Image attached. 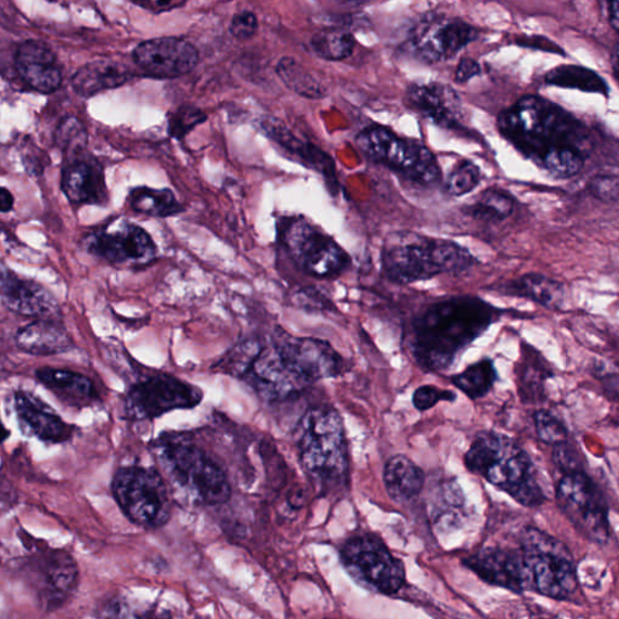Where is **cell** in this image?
<instances>
[{
	"mask_svg": "<svg viewBox=\"0 0 619 619\" xmlns=\"http://www.w3.org/2000/svg\"><path fill=\"white\" fill-rule=\"evenodd\" d=\"M498 381L495 363L490 359H482L470 364L463 373L450 377L451 384L472 401L486 397Z\"/></svg>",
	"mask_w": 619,
	"mask_h": 619,
	"instance_id": "d6a6232c",
	"label": "cell"
},
{
	"mask_svg": "<svg viewBox=\"0 0 619 619\" xmlns=\"http://www.w3.org/2000/svg\"><path fill=\"white\" fill-rule=\"evenodd\" d=\"M128 202L134 212L152 217L165 218L183 211L182 205L169 189L134 188Z\"/></svg>",
	"mask_w": 619,
	"mask_h": 619,
	"instance_id": "1f68e13d",
	"label": "cell"
},
{
	"mask_svg": "<svg viewBox=\"0 0 619 619\" xmlns=\"http://www.w3.org/2000/svg\"><path fill=\"white\" fill-rule=\"evenodd\" d=\"M288 255L307 275L337 279L350 266V257L335 241L304 218H293L283 230Z\"/></svg>",
	"mask_w": 619,
	"mask_h": 619,
	"instance_id": "5bb4252c",
	"label": "cell"
},
{
	"mask_svg": "<svg viewBox=\"0 0 619 619\" xmlns=\"http://www.w3.org/2000/svg\"><path fill=\"white\" fill-rule=\"evenodd\" d=\"M614 66H615V70L617 72V76L619 79V48L617 49L615 59H614Z\"/></svg>",
	"mask_w": 619,
	"mask_h": 619,
	"instance_id": "db71d44e",
	"label": "cell"
},
{
	"mask_svg": "<svg viewBox=\"0 0 619 619\" xmlns=\"http://www.w3.org/2000/svg\"><path fill=\"white\" fill-rule=\"evenodd\" d=\"M314 55L325 61L349 59L356 48V39L350 30L344 28L322 29L310 40Z\"/></svg>",
	"mask_w": 619,
	"mask_h": 619,
	"instance_id": "d590c367",
	"label": "cell"
},
{
	"mask_svg": "<svg viewBox=\"0 0 619 619\" xmlns=\"http://www.w3.org/2000/svg\"><path fill=\"white\" fill-rule=\"evenodd\" d=\"M409 107L440 128L459 129L463 126L464 104L460 94L442 82L413 83L405 93Z\"/></svg>",
	"mask_w": 619,
	"mask_h": 619,
	"instance_id": "7402d4cb",
	"label": "cell"
},
{
	"mask_svg": "<svg viewBox=\"0 0 619 619\" xmlns=\"http://www.w3.org/2000/svg\"><path fill=\"white\" fill-rule=\"evenodd\" d=\"M133 60L151 77L175 79L189 75L196 68L198 51L182 38H155L143 41L136 48Z\"/></svg>",
	"mask_w": 619,
	"mask_h": 619,
	"instance_id": "ac0fdd59",
	"label": "cell"
},
{
	"mask_svg": "<svg viewBox=\"0 0 619 619\" xmlns=\"http://www.w3.org/2000/svg\"><path fill=\"white\" fill-rule=\"evenodd\" d=\"M17 348L29 354L54 356L76 348L75 340L63 325L55 320H36L18 330Z\"/></svg>",
	"mask_w": 619,
	"mask_h": 619,
	"instance_id": "484cf974",
	"label": "cell"
},
{
	"mask_svg": "<svg viewBox=\"0 0 619 619\" xmlns=\"http://www.w3.org/2000/svg\"><path fill=\"white\" fill-rule=\"evenodd\" d=\"M132 72L122 63L96 60L87 63L72 77V88L83 98L124 86L132 79Z\"/></svg>",
	"mask_w": 619,
	"mask_h": 619,
	"instance_id": "83f0119b",
	"label": "cell"
},
{
	"mask_svg": "<svg viewBox=\"0 0 619 619\" xmlns=\"http://www.w3.org/2000/svg\"><path fill=\"white\" fill-rule=\"evenodd\" d=\"M457 395L450 390H442L434 385H424L416 388L413 395V404L418 412H427L439 402H455Z\"/></svg>",
	"mask_w": 619,
	"mask_h": 619,
	"instance_id": "b9f144b4",
	"label": "cell"
},
{
	"mask_svg": "<svg viewBox=\"0 0 619 619\" xmlns=\"http://www.w3.org/2000/svg\"><path fill=\"white\" fill-rule=\"evenodd\" d=\"M593 374L608 400L619 402V365L601 360L594 364Z\"/></svg>",
	"mask_w": 619,
	"mask_h": 619,
	"instance_id": "7bdbcfd3",
	"label": "cell"
},
{
	"mask_svg": "<svg viewBox=\"0 0 619 619\" xmlns=\"http://www.w3.org/2000/svg\"><path fill=\"white\" fill-rule=\"evenodd\" d=\"M518 390L524 403H538L543 400L545 382L553 372L544 357L531 346L521 345L520 361L516 364Z\"/></svg>",
	"mask_w": 619,
	"mask_h": 619,
	"instance_id": "4dcf8cb0",
	"label": "cell"
},
{
	"mask_svg": "<svg viewBox=\"0 0 619 619\" xmlns=\"http://www.w3.org/2000/svg\"><path fill=\"white\" fill-rule=\"evenodd\" d=\"M529 565L532 591L555 601H566L576 592L577 576L572 555L565 545L539 529L521 533V549Z\"/></svg>",
	"mask_w": 619,
	"mask_h": 619,
	"instance_id": "30bf717a",
	"label": "cell"
},
{
	"mask_svg": "<svg viewBox=\"0 0 619 619\" xmlns=\"http://www.w3.org/2000/svg\"><path fill=\"white\" fill-rule=\"evenodd\" d=\"M203 397L201 388L173 375L155 373L129 387L124 414L129 422H151L178 409H193Z\"/></svg>",
	"mask_w": 619,
	"mask_h": 619,
	"instance_id": "4fadbf2b",
	"label": "cell"
},
{
	"mask_svg": "<svg viewBox=\"0 0 619 619\" xmlns=\"http://www.w3.org/2000/svg\"><path fill=\"white\" fill-rule=\"evenodd\" d=\"M0 298L9 311L21 317L55 321L62 318L60 304L50 291L36 281L20 278L5 267L2 268Z\"/></svg>",
	"mask_w": 619,
	"mask_h": 619,
	"instance_id": "ffe728a7",
	"label": "cell"
},
{
	"mask_svg": "<svg viewBox=\"0 0 619 619\" xmlns=\"http://www.w3.org/2000/svg\"><path fill=\"white\" fill-rule=\"evenodd\" d=\"M503 136L541 169L562 178L583 169L592 151L585 126L553 102L539 98L520 99L499 117Z\"/></svg>",
	"mask_w": 619,
	"mask_h": 619,
	"instance_id": "6da1fadb",
	"label": "cell"
},
{
	"mask_svg": "<svg viewBox=\"0 0 619 619\" xmlns=\"http://www.w3.org/2000/svg\"><path fill=\"white\" fill-rule=\"evenodd\" d=\"M503 313L478 297H454L434 304L412 322L413 359L427 373L449 370Z\"/></svg>",
	"mask_w": 619,
	"mask_h": 619,
	"instance_id": "7a4b0ae2",
	"label": "cell"
},
{
	"mask_svg": "<svg viewBox=\"0 0 619 619\" xmlns=\"http://www.w3.org/2000/svg\"><path fill=\"white\" fill-rule=\"evenodd\" d=\"M83 245L93 257L119 267H144L152 263L157 254L152 236L128 220L94 232Z\"/></svg>",
	"mask_w": 619,
	"mask_h": 619,
	"instance_id": "e0dca14e",
	"label": "cell"
},
{
	"mask_svg": "<svg viewBox=\"0 0 619 619\" xmlns=\"http://www.w3.org/2000/svg\"><path fill=\"white\" fill-rule=\"evenodd\" d=\"M15 67L28 87L41 92L56 91L62 83V73L52 49L40 40H27L17 49Z\"/></svg>",
	"mask_w": 619,
	"mask_h": 619,
	"instance_id": "cb8c5ba5",
	"label": "cell"
},
{
	"mask_svg": "<svg viewBox=\"0 0 619 619\" xmlns=\"http://www.w3.org/2000/svg\"><path fill=\"white\" fill-rule=\"evenodd\" d=\"M477 263L475 256L454 241L415 233L388 236L382 252L384 275L398 285H411L442 274L463 275Z\"/></svg>",
	"mask_w": 619,
	"mask_h": 619,
	"instance_id": "5b68a950",
	"label": "cell"
},
{
	"mask_svg": "<svg viewBox=\"0 0 619 619\" xmlns=\"http://www.w3.org/2000/svg\"><path fill=\"white\" fill-rule=\"evenodd\" d=\"M356 143L371 160L390 167L416 184L431 186L442 177L436 156L427 146L398 138L385 126L364 129Z\"/></svg>",
	"mask_w": 619,
	"mask_h": 619,
	"instance_id": "ba28073f",
	"label": "cell"
},
{
	"mask_svg": "<svg viewBox=\"0 0 619 619\" xmlns=\"http://www.w3.org/2000/svg\"><path fill=\"white\" fill-rule=\"evenodd\" d=\"M557 500L565 516L586 539L596 543L608 540L607 502L599 487L584 470L563 475L557 486Z\"/></svg>",
	"mask_w": 619,
	"mask_h": 619,
	"instance_id": "9a60e30c",
	"label": "cell"
},
{
	"mask_svg": "<svg viewBox=\"0 0 619 619\" xmlns=\"http://www.w3.org/2000/svg\"><path fill=\"white\" fill-rule=\"evenodd\" d=\"M481 68L479 63L470 57H464L459 62L457 68L455 70V81L457 83H465L472 78L479 76Z\"/></svg>",
	"mask_w": 619,
	"mask_h": 619,
	"instance_id": "f907efd6",
	"label": "cell"
},
{
	"mask_svg": "<svg viewBox=\"0 0 619 619\" xmlns=\"http://www.w3.org/2000/svg\"><path fill=\"white\" fill-rule=\"evenodd\" d=\"M608 17H610L611 26L619 34V3L618 2H612V3L608 4Z\"/></svg>",
	"mask_w": 619,
	"mask_h": 619,
	"instance_id": "f5cc1de1",
	"label": "cell"
},
{
	"mask_svg": "<svg viewBox=\"0 0 619 619\" xmlns=\"http://www.w3.org/2000/svg\"><path fill=\"white\" fill-rule=\"evenodd\" d=\"M20 571L38 605L46 611H55L76 593L79 569L66 551L37 550L20 563Z\"/></svg>",
	"mask_w": 619,
	"mask_h": 619,
	"instance_id": "7c38bea8",
	"label": "cell"
},
{
	"mask_svg": "<svg viewBox=\"0 0 619 619\" xmlns=\"http://www.w3.org/2000/svg\"><path fill=\"white\" fill-rule=\"evenodd\" d=\"M553 463L564 475L571 472L583 470L579 451L573 449L569 442L553 447Z\"/></svg>",
	"mask_w": 619,
	"mask_h": 619,
	"instance_id": "ee69618b",
	"label": "cell"
},
{
	"mask_svg": "<svg viewBox=\"0 0 619 619\" xmlns=\"http://www.w3.org/2000/svg\"><path fill=\"white\" fill-rule=\"evenodd\" d=\"M206 114L193 106H182L175 111L169 118V132L175 139H182L195 126L206 121Z\"/></svg>",
	"mask_w": 619,
	"mask_h": 619,
	"instance_id": "ab89813d",
	"label": "cell"
},
{
	"mask_svg": "<svg viewBox=\"0 0 619 619\" xmlns=\"http://www.w3.org/2000/svg\"><path fill=\"white\" fill-rule=\"evenodd\" d=\"M36 377L61 403L78 411L96 405L101 401L96 386L90 377L81 373L44 366L37 370Z\"/></svg>",
	"mask_w": 619,
	"mask_h": 619,
	"instance_id": "d4e9b609",
	"label": "cell"
},
{
	"mask_svg": "<svg viewBox=\"0 0 619 619\" xmlns=\"http://www.w3.org/2000/svg\"><path fill=\"white\" fill-rule=\"evenodd\" d=\"M132 4L149 10L151 13L160 14L182 8L185 5V2L183 0H142V2H136L134 0Z\"/></svg>",
	"mask_w": 619,
	"mask_h": 619,
	"instance_id": "c3c4849f",
	"label": "cell"
},
{
	"mask_svg": "<svg viewBox=\"0 0 619 619\" xmlns=\"http://www.w3.org/2000/svg\"><path fill=\"white\" fill-rule=\"evenodd\" d=\"M537 434L543 443L555 447L569 442V429L562 420L545 409L533 414Z\"/></svg>",
	"mask_w": 619,
	"mask_h": 619,
	"instance_id": "f35d334b",
	"label": "cell"
},
{
	"mask_svg": "<svg viewBox=\"0 0 619 619\" xmlns=\"http://www.w3.org/2000/svg\"><path fill=\"white\" fill-rule=\"evenodd\" d=\"M514 201L511 195L498 189H489L482 193L477 203L468 208V215L480 222H502L512 216Z\"/></svg>",
	"mask_w": 619,
	"mask_h": 619,
	"instance_id": "8d00e7d4",
	"label": "cell"
},
{
	"mask_svg": "<svg viewBox=\"0 0 619 619\" xmlns=\"http://www.w3.org/2000/svg\"><path fill=\"white\" fill-rule=\"evenodd\" d=\"M590 184L593 195L605 202L615 201L619 192V184L611 177H596Z\"/></svg>",
	"mask_w": 619,
	"mask_h": 619,
	"instance_id": "bcb514c9",
	"label": "cell"
},
{
	"mask_svg": "<svg viewBox=\"0 0 619 619\" xmlns=\"http://www.w3.org/2000/svg\"><path fill=\"white\" fill-rule=\"evenodd\" d=\"M166 477L188 499L205 506L224 505L232 497L225 472L204 449L183 436H165L155 444Z\"/></svg>",
	"mask_w": 619,
	"mask_h": 619,
	"instance_id": "8992f818",
	"label": "cell"
},
{
	"mask_svg": "<svg viewBox=\"0 0 619 619\" xmlns=\"http://www.w3.org/2000/svg\"><path fill=\"white\" fill-rule=\"evenodd\" d=\"M270 341L283 376L297 395L311 384L344 372V359L328 341L292 337L281 330Z\"/></svg>",
	"mask_w": 619,
	"mask_h": 619,
	"instance_id": "9c48e42d",
	"label": "cell"
},
{
	"mask_svg": "<svg viewBox=\"0 0 619 619\" xmlns=\"http://www.w3.org/2000/svg\"><path fill=\"white\" fill-rule=\"evenodd\" d=\"M295 439L304 472L323 494H328L348 482V442L343 418L334 408H310L296 426Z\"/></svg>",
	"mask_w": 619,
	"mask_h": 619,
	"instance_id": "3957f363",
	"label": "cell"
},
{
	"mask_svg": "<svg viewBox=\"0 0 619 619\" xmlns=\"http://www.w3.org/2000/svg\"><path fill=\"white\" fill-rule=\"evenodd\" d=\"M14 208V196L8 191L7 188H2V194H0V209L3 214L12 211Z\"/></svg>",
	"mask_w": 619,
	"mask_h": 619,
	"instance_id": "816d5d0a",
	"label": "cell"
},
{
	"mask_svg": "<svg viewBox=\"0 0 619 619\" xmlns=\"http://www.w3.org/2000/svg\"><path fill=\"white\" fill-rule=\"evenodd\" d=\"M340 558L346 572L365 590L391 595L405 583L404 564L374 534L346 541Z\"/></svg>",
	"mask_w": 619,
	"mask_h": 619,
	"instance_id": "8fae6325",
	"label": "cell"
},
{
	"mask_svg": "<svg viewBox=\"0 0 619 619\" xmlns=\"http://www.w3.org/2000/svg\"><path fill=\"white\" fill-rule=\"evenodd\" d=\"M14 409L23 433L47 444L66 443L76 433L75 426L65 423L54 409L34 394L16 391Z\"/></svg>",
	"mask_w": 619,
	"mask_h": 619,
	"instance_id": "603a6c76",
	"label": "cell"
},
{
	"mask_svg": "<svg viewBox=\"0 0 619 619\" xmlns=\"http://www.w3.org/2000/svg\"><path fill=\"white\" fill-rule=\"evenodd\" d=\"M468 569L482 581L512 592L532 591V580L523 551L487 549L465 560Z\"/></svg>",
	"mask_w": 619,
	"mask_h": 619,
	"instance_id": "d6986e66",
	"label": "cell"
},
{
	"mask_svg": "<svg viewBox=\"0 0 619 619\" xmlns=\"http://www.w3.org/2000/svg\"><path fill=\"white\" fill-rule=\"evenodd\" d=\"M464 461L472 474L505 491L521 506L543 505L545 495L534 475L532 459L513 438L495 431L481 433Z\"/></svg>",
	"mask_w": 619,
	"mask_h": 619,
	"instance_id": "277c9868",
	"label": "cell"
},
{
	"mask_svg": "<svg viewBox=\"0 0 619 619\" xmlns=\"http://www.w3.org/2000/svg\"><path fill=\"white\" fill-rule=\"evenodd\" d=\"M112 492L124 516L143 529H160L169 523L172 501L159 470L126 466L115 472Z\"/></svg>",
	"mask_w": 619,
	"mask_h": 619,
	"instance_id": "52a82bcc",
	"label": "cell"
},
{
	"mask_svg": "<svg viewBox=\"0 0 619 619\" xmlns=\"http://www.w3.org/2000/svg\"><path fill=\"white\" fill-rule=\"evenodd\" d=\"M503 296L529 299L550 310L562 309L565 288L560 282L540 274H527L495 288Z\"/></svg>",
	"mask_w": 619,
	"mask_h": 619,
	"instance_id": "f546056e",
	"label": "cell"
},
{
	"mask_svg": "<svg viewBox=\"0 0 619 619\" xmlns=\"http://www.w3.org/2000/svg\"><path fill=\"white\" fill-rule=\"evenodd\" d=\"M478 36V29L464 20L427 14L409 31L405 48L418 61L438 63L456 56Z\"/></svg>",
	"mask_w": 619,
	"mask_h": 619,
	"instance_id": "2e32d148",
	"label": "cell"
},
{
	"mask_svg": "<svg viewBox=\"0 0 619 619\" xmlns=\"http://www.w3.org/2000/svg\"><path fill=\"white\" fill-rule=\"evenodd\" d=\"M56 143L63 151L76 152L86 149L87 133L76 118H68L57 129Z\"/></svg>",
	"mask_w": 619,
	"mask_h": 619,
	"instance_id": "60d3db41",
	"label": "cell"
},
{
	"mask_svg": "<svg viewBox=\"0 0 619 619\" xmlns=\"http://www.w3.org/2000/svg\"><path fill=\"white\" fill-rule=\"evenodd\" d=\"M544 80L549 86L564 89L602 93L604 96H608V93H610V88H608L607 82L597 75V73L581 66H559L550 70L547 75H545Z\"/></svg>",
	"mask_w": 619,
	"mask_h": 619,
	"instance_id": "836d02e7",
	"label": "cell"
},
{
	"mask_svg": "<svg viewBox=\"0 0 619 619\" xmlns=\"http://www.w3.org/2000/svg\"><path fill=\"white\" fill-rule=\"evenodd\" d=\"M383 479L387 494L398 503H407L422 494L426 475L413 460L395 455L385 464Z\"/></svg>",
	"mask_w": 619,
	"mask_h": 619,
	"instance_id": "f1b7e54d",
	"label": "cell"
},
{
	"mask_svg": "<svg viewBox=\"0 0 619 619\" xmlns=\"http://www.w3.org/2000/svg\"><path fill=\"white\" fill-rule=\"evenodd\" d=\"M259 24L257 16L244 10V12L237 13L230 24V34L236 39L246 40L254 37L257 34Z\"/></svg>",
	"mask_w": 619,
	"mask_h": 619,
	"instance_id": "f6af8a7d",
	"label": "cell"
},
{
	"mask_svg": "<svg viewBox=\"0 0 619 619\" xmlns=\"http://www.w3.org/2000/svg\"><path fill=\"white\" fill-rule=\"evenodd\" d=\"M298 300H300L301 306L309 308L312 307L314 309H331L332 302L328 301L319 293L317 289L306 288L301 289L297 295Z\"/></svg>",
	"mask_w": 619,
	"mask_h": 619,
	"instance_id": "681fc988",
	"label": "cell"
},
{
	"mask_svg": "<svg viewBox=\"0 0 619 619\" xmlns=\"http://www.w3.org/2000/svg\"><path fill=\"white\" fill-rule=\"evenodd\" d=\"M481 181L479 167L472 162H461L448 177L446 189L451 196H465L475 191Z\"/></svg>",
	"mask_w": 619,
	"mask_h": 619,
	"instance_id": "74e56055",
	"label": "cell"
},
{
	"mask_svg": "<svg viewBox=\"0 0 619 619\" xmlns=\"http://www.w3.org/2000/svg\"><path fill=\"white\" fill-rule=\"evenodd\" d=\"M259 125L261 131H263L272 142H275L281 149L288 153L296 155L299 160L312 167L313 170L323 173L325 180L328 182L337 184V181H335L334 163L331 157L318 149L317 145L298 139L297 136L293 134L286 128V125H283L278 119L265 118Z\"/></svg>",
	"mask_w": 619,
	"mask_h": 619,
	"instance_id": "4316f807",
	"label": "cell"
},
{
	"mask_svg": "<svg viewBox=\"0 0 619 619\" xmlns=\"http://www.w3.org/2000/svg\"><path fill=\"white\" fill-rule=\"evenodd\" d=\"M279 78L285 86L301 98L320 100L325 92L311 73L293 57H282L276 66Z\"/></svg>",
	"mask_w": 619,
	"mask_h": 619,
	"instance_id": "e575fe53",
	"label": "cell"
},
{
	"mask_svg": "<svg viewBox=\"0 0 619 619\" xmlns=\"http://www.w3.org/2000/svg\"><path fill=\"white\" fill-rule=\"evenodd\" d=\"M517 44L528 49L551 52V54L565 55L564 50L549 38L541 36L524 37L517 40Z\"/></svg>",
	"mask_w": 619,
	"mask_h": 619,
	"instance_id": "7dc6e473",
	"label": "cell"
},
{
	"mask_svg": "<svg viewBox=\"0 0 619 619\" xmlns=\"http://www.w3.org/2000/svg\"><path fill=\"white\" fill-rule=\"evenodd\" d=\"M72 153L62 169L63 193L72 204H106L108 191L101 164L86 149Z\"/></svg>",
	"mask_w": 619,
	"mask_h": 619,
	"instance_id": "44dd1931",
	"label": "cell"
}]
</instances>
